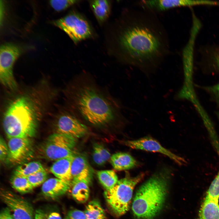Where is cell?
<instances>
[{"mask_svg":"<svg viewBox=\"0 0 219 219\" xmlns=\"http://www.w3.org/2000/svg\"><path fill=\"white\" fill-rule=\"evenodd\" d=\"M144 176V173H141L132 177L127 174L124 178L118 180L113 187L105 190L104 197L111 209L117 216H122L128 211L133 190Z\"/></svg>","mask_w":219,"mask_h":219,"instance_id":"cell-5","label":"cell"},{"mask_svg":"<svg viewBox=\"0 0 219 219\" xmlns=\"http://www.w3.org/2000/svg\"><path fill=\"white\" fill-rule=\"evenodd\" d=\"M92 157L94 162L98 165H103L105 163L98 151L94 149H93Z\"/></svg>","mask_w":219,"mask_h":219,"instance_id":"cell-32","label":"cell"},{"mask_svg":"<svg viewBox=\"0 0 219 219\" xmlns=\"http://www.w3.org/2000/svg\"><path fill=\"white\" fill-rule=\"evenodd\" d=\"M208 89L219 103V83L210 87Z\"/></svg>","mask_w":219,"mask_h":219,"instance_id":"cell-34","label":"cell"},{"mask_svg":"<svg viewBox=\"0 0 219 219\" xmlns=\"http://www.w3.org/2000/svg\"><path fill=\"white\" fill-rule=\"evenodd\" d=\"M0 219H15L10 210L7 207L3 209L0 214Z\"/></svg>","mask_w":219,"mask_h":219,"instance_id":"cell-33","label":"cell"},{"mask_svg":"<svg viewBox=\"0 0 219 219\" xmlns=\"http://www.w3.org/2000/svg\"><path fill=\"white\" fill-rule=\"evenodd\" d=\"M93 148L98 151L105 162L110 158V154L107 149L102 145L95 144Z\"/></svg>","mask_w":219,"mask_h":219,"instance_id":"cell-29","label":"cell"},{"mask_svg":"<svg viewBox=\"0 0 219 219\" xmlns=\"http://www.w3.org/2000/svg\"><path fill=\"white\" fill-rule=\"evenodd\" d=\"M44 169L39 162H31L20 165L15 169L14 175L27 177L37 172Z\"/></svg>","mask_w":219,"mask_h":219,"instance_id":"cell-21","label":"cell"},{"mask_svg":"<svg viewBox=\"0 0 219 219\" xmlns=\"http://www.w3.org/2000/svg\"><path fill=\"white\" fill-rule=\"evenodd\" d=\"M97 175L99 182L106 190L112 188L118 181L116 174L113 170L99 171Z\"/></svg>","mask_w":219,"mask_h":219,"instance_id":"cell-23","label":"cell"},{"mask_svg":"<svg viewBox=\"0 0 219 219\" xmlns=\"http://www.w3.org/2000/svg\"><path fill=\"white\" fill-rule=\"evenodd\" d=\"M34 219H62L59 213L56 210L39 209L35 212Z\"/></svg>","mask_w":219,"mask_h":219,"instance_id":"cell-25","label":"cell"},{"mask_svg":"<svg viewBox=\"0 0 219 219\" xmlns=\"http://www.w3.org/2000/svg\"><path fill=\"white\" fill-rule=\"evenodd\" d=\"M206 195L219 198V172L211 183Z\"/></svg>","mask_w":219,"mask_h":219,"instance_id":"cell-28","label":"cell"},{"mask_svg":"<svg viewBox=\"0 0 219 219\" xmlns=\"http://www.w3.org/2000/svg\"><path fill=\"white\" fill-rule=\"evenodd\" d=\"M79 1L75 0H52L50 1L49 3L54 10L60 12L68 9Z\"/></svg>","mask_w":219,"mask_h":219,"instance_id":"cell-27","label":"cell"},{"mask_svg":"<svg viewBox=\"0 0 219 219\" xmlns=\"http://www.w3.org/2000/svg\"><path fill=\"white\" fill-rule=\"evenodd\" d=\"M21 53L17 45L10 43L2 44L0 47V80L5 86L15 90L17 84L13 74L15 62Z\"/></svg>","mask_w":219,"mask_h":219,"instance_id":"cell-7","label":"cell"},{"mask_svg":"<svg viewBox=\"0 0 219 219\" xmlns=\"http://www.w3.org/2000/svg\"><path fill=\"white\" fill-rule=\"evenodd\" d=\"M72 181H84L90 184L92 179V170L85 156L75 154L71 167Z\"/></svg>","mask_w":219,"mask_h":219,"instance_id":"cell-14","label":"cell"},{"mask_svg":"<svg viewBox=\"0 0 219 219\" xmlns=\"http://www.w3.org/2000/svg\"><path fill=\"white\" fill-rule=\"evenodd\" d=\"M137 6L155 14L176 7L189 6V0H141L136 3Z\"/></svg>","mask_w":219,"mask_h":219,"instance_id":"cell-13","label":"cell"},{"mask_svg":"<svg viewBox=\"0 0 219 219\" xmlns=\"http://www.w3.org/2000/svg\"><path fill=\"white\" fill-rule=\"evenodd\" d=\"M70 85L69 96L74 112L90 124L105 125L123 117L119 103L90 75H78Z\"/></svg>","mask_w":219,"mask_h":219,"instance_id":"cell-2","label":"cell"},{"mask_svg":"<svg viewBox=\"0 0 219 219\" xmlns=\"http://www.w3.org/2000/svg\"><path fill=\"white\" fill-rule=\"evenodd\" d=\"M211 56L212 59L219 68V47L213 50Z\"/></svg>","mask_w":219,"mask_h":219,"instance_id":"cell-35","label":"cell"},{"mask_svg":"<svg viewBox=\"0 0 219 219\" xmlns=\"http://www.w3.org/2000/svg\"><path fill=\"white\" fill-rule=\"evenodd\" d=\"M9 154L8 146L4 139L1 137L0 139V159L1 161L7 160Z\"/></svg>","mask_w":219,"mask_h":219,"instance_id":"cell-30","label":"cell"},{"mask_svg":"<svg viewBox=\"0 0 219 219\" xmlns=\"http://www.w3.org/2000/svg\"><path fill=\"white\" fill-rule=\"evenodd\" d=\"M0 197L15 219H34L35 212L27 200L12 192L1 189Z\"/></svg>","mask_w":219,"mask_h":219,"instance_id":"cell-9","label":"cell"},{"mask_svg":"<svg viewBox=\"0 0 219 219\" xmlns=\"http://www.w3.org/2000/svg\"><path fill=\"white\" fill-rule=\"evenodd\" d=\"M33 188L43 184L47 180V174L45 169L37 172L26 177Z\"/></svg>","mask_w":219,"mask_h":219,"instance_id":"cell-26","label":"cell"},{"mask_svg":"<svg viewBox=\"0 0 219 219\" xmlns=\"http://www.w3.org/2000/svg\"><path fill=\"white\" fill-rule=\"evenodd\" d=\"M171 172L163 169L153 175L137 190L132 210L139 219H153L160 212L165 202Z\"/></svg>","mask_w":219,"mask_h":219,"instance_id":"cell-3","label":"cell"},{"mask_svg":"<svg viewBox=\"0 0 219 219\" xmlns=\"http://www.w3.org/2000/svg\"><path fill=\"white\" fill-rule=\"evenodd\" d=\"M77 116L74 112L62 114L57 123L56 132L76 139L84 136L88 132V128Z\"/></svg>","mask_w":219,"mask_h":219,"instance_id":"cell-11","label":"cell"},{"mask_svg":"<svg viewBox=\"0 0 219 219\" xmlns=\"http://www.w3.org/2000/svg\"><path fill=\"white\" fill-rule=\"evenodd\" d=\"M54 23L75 43L89 38L92 35V30L88 22L82 16L76 12L70 13Z\"/></svg>","mask_w":219,"mask_h":219,"instance_id":"cell-8","label":"cell"},{"mask_svg":"<svg viewBox=\"0 0 219 219\" xmlns=\"http://www.w3.org/2000/svg\"><path fill=\"white\" fill-rule=\"evenodd\" d=\"M89 185L84 181H72L71 194L76 201L83 203L87 200L89 195Z\"/></svg>","mask_w":219,"mask_h":219,"instance_id":"cell-18","label":"cell"},{"mask_svg":"<svg viewBox=\"0 0 219 219\" xmlns=\"http://www.w3.org/2000/svg\"><path fill=\"white\" fill-rule=\"evenodd\" d=\"M64 219H86L84 211L77 209L69 211Z\"/></svg>","mask_w":219,"mask_h":219,"instance_id":"cell-31","label":"cell"},{"mask_svg":"<svg viewBox=\"0 0 219 219\" xmlns=\"http://www.w3.org/2000/svg\"><path fill=\"white\" fill-rule=\"evenodd\" d=\"M30 138L13 137L9 139V154L7 161L12 165H20L32 157L33 149Z\"/></svg>","mask_w":219,"mask_h":219,"instance_id":"cell-10","label":"cell"},{"mask_svg":"<svg viewBox=\"0 0 219 219\" xmlns=\"http://www.w3.org/2000/svg\"><path fill=\"white\" fill-rule=\"evenodd\" d=\"M28 97L21 96L12 102L4 114L3 126L9 139L30 138L35 134L37 116L33 102Z\"/></svg>","mask_w":219,"mask_h":219,"instance_id":"cell-4","label":"cell"},{"mask_svg":"<svg viewBox=\"0 0 219 219\" xmlns=\"http://www.w3.org/2000/svg\"><path fill=\"white\" fill-rule=\"evenodd\" d=\"M86 219H106V214L99 202L96 200L89 202L84 211Z\"/></svg>","mask_w":219,"mask_h":219,"instance_id":"cell-22","label":"cell"},{"mask_svg":"<svg viewBox=\"0 0 219 219\" xmlns=\"http://www.w3.org/2000/svg\"><path fill=\"white\" fill-rule=\"evenodd\" d=\"M199 219H219L218 202L208 200L203 203L199 211Z\"/></svg>","mask_w":219,"mask_h":219,"instance_id":"cell-20","label":"cell"},{"mask_svg":"<svg viewBox=\"0 0 219 219\" xmlns=\"http://www.w3.org/2000/svg\"><path fill=\"white\" fill-rule=\"evenodd\" d=\"M218 116H219V114H218Z\"/></svg>","mask_w":219,"mask_h":219,"instance_id":"cell-36","label":"cell"},{"mask_svg":"<svg viewBox=\"0 0 219 219\" xmlns=\"http://www.w3.org/2000/svg\"><path fill=\"white\" fill-rule=\"evenodd\" d=\"M118 42L122 61L149 74L170 52L167 33L156 14L138 7L129 10Z\"/></svg>","mask_w":219,"mask_h":219,"instance_id":"cell-1","label":"cell"},{"mask_svg":"<svg viewBox=\"0 0 219 219\" xmlns=\"http://www.w3.org/2000/svg\"><path fill=\"white\" fill-rule=\"evenodd\" d=\"M12 187L21 193H27L31 192L33 187L26 177L14 175L10 179Z\"/></svg>","mask_w":219,"mask_h":219,"instance_id":"cell-24","label":"cell"},{"mask_svg":"<svg viewBox=\"0 0 219 219\" xmlns=\"http://www.w3.org/2000/svg\"><path fill=\"white\" fill-rule=\"evenodd\" d=\"M71 184L57 178H50L42 184V193L47 198L56 199L70 189Z\"/></svg>","mask_w":219,"mask_h":219,"instance_id":"cell-15","label":"cell"},{"mask_svg":"<svg viewBox=\"0 0 219 219\" xmlns=\"http://www.w3.org/2000/svg\"><path fill=\"white\" fill-rule=\"evenodd\" d=\"M123 143L132 149L161 153L179 165L183 164L185 162L183 158L164 148L158 141L150 137H145L136 140L124 141Z\"/></svg>","mask_w":219,"mask_h":219,"instance_id":"cell-12","label":"cell"},{"mask_svg":"<svg viewBox=\"0 0 219 219\" xmlns=\"http://www.w3.org/2000/svg\"><path fill=\"white\" fill-rule=\"evenodd\" d=\"M74 155L55 161L50 168V171L56 178L71 183V167Z\"/></svg>","mask_w":219,"mask_h":219,"instance_id":"cell-16","label":"cell"},{"mask_svg":"<svg viewBox=\"0 0 219 219\" xmlns=\"http://www.w3.org/2000/svg\"><path fill=\"white\" fill-rule=\"evenodd\" d=\"M76 142V139L56 132L48 137L39 151L44 158L56 161L73 155Z\"/></svg>","mask_w":219,"mask_h":219,"instance_id":"cell-6","label":"cell"},{"mask_svg":"<svg viewBox=\"0 0 219 219\" xmlns=\"http://www.w3.org/2000/svg\"><path fill=\"white\" fill-rule=\"evenodd\" d=\"M91 7L98 21L100 23L104 22L109 16L110 4L109 1L95 0L90 2Z\"/></svg>","mask_w":219,"mask_h":219,"instance_id":"cell-19","label":"cell"},{"mask_svg":"<svg viewBox=\"0 0 219 219\" xmlns=\"http://www.w3.org/2000/svg\"><path fill=\"white\" fill-rule=\"evenodd\" d=\"M110 162L113 168L117 170H128L136 167V160L130 155L125 152H118L111 156Z\"/></svg>","mask_w":219,"mask_h":219,"instance_id":"cell-17","label":"cell"}]
</instances>
